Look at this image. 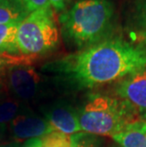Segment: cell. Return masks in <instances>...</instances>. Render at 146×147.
Here are the masks:
<instances>
[{
	"mask_svg": "<svg viewBox=\"0 0 146 147\" xmlns=\"http://www.w3.org/2000/svg\"><path fill=\"white\" fill-rule=\"evenodd\" d=\"M146 67V48L112 37L53 64V69L76 86L91 87L122 80Z\"/></svg>",
	"mask_w": 146,
	"mask_h": 147,
	"instance_id": "obj_1",
	"label": "cell"
},
{
	"mask_svg": "<svg viewBox=\"0 0 146 147\" xmlns=\"http://www.w3.org/2000/svg\"><path fill=\"white\" fill-rule=\"evenodd\" d=\"M116 20L112 0H78L59 16L64 39L79 51L114 37Z\"/></svg>",
	"mask_w": 146,
	"mask_h": 147,
	"instance_id": "obj_2",
	"label": "cell"
},
{
	"mask_svg": "<svg viewBox=\"0 0 146 147\" xmlns=\"http://www.w3.org/2000/svg\"><path fill=\"white\" fill-rule=\"evenodd\" d=\"M137 112L120 98L94 96L79 111L81 131L92 135L114 137L138 120Z\"/></svg>",
	"mask_w": 146,
	"mask_h": 147,
	"instance_id": "obj_3",
	"label": "cell"
},
{
	"mask_svg": "<svg viewBox=\"0 0 146 147\" xmlns=\"http://www.w3.org/2000/svg\"><path fill=\"white\" fill-rule=\"evenodd\" d=\"M59 44V29L52 9L32 11L18 25L17 47L25 56L43 55Z\"/></svg>",
	"mask_w": 146,
	"mask_h": 147,
	"instance_id": "obj_4",
	"label": "cell"
},
{
	"mask_svg": "<svg viewBox=\"0 0 146 147\" xmlns=\"http://www.w3.org/2000/svg\"><path fill=\"white\" fill-rule=\"evenodd\" d=\"M1 79L8 92L20 102L35 98L41 88L40 75L34 68L25 65L10 67Z\"/></svg>",
	"mask_w": 146,
	"mask_h": 147,
	"instance_id": "obj_5",
	"label": "cell"
},
{
	"mask_svg": "<svg viewBox=\"0 0 146 147\" xmlns=\"http://www.w3.org/2000/svg\"><path fill=\"white\" fill-rule=\"evenodd\" d=\"M116 93L144 120L146 118V67L120 80L116 86Z\"/></svg>",
	"mask_w": 146,
	"mask_h": 147,
	"instance_id": "obj_6",
	"label": "cell"
},
{
	"mask_svg": "<svg viewBox=\"0 0 146 147\" xmlns=\"http://www.w3.org/2000/svg\"><path fill=\"white\" fill-rule=\"evenodd\" d=\"M9 129L11 136L18 140L41 139L54 131L46 118L29 112H25L14 118L10 123Z\"/></svg>",
	"mask_w": 146,
	"mask_h": 147,
	"instance_id": "obj_7",
	"label": "cell"
},
{
	"mask_svg": "<svg viewBox=\"0 0 146 147\" xmlns=\"http://www.w3.org/2000/svg\"><path fill=\"white\" fill-rule=\"evenodd\" d=\"M45 118L48 121L54 131L67 135L81 132L79 112L67 104H55L46 109Z\"/></svg>",
	"mask_w": 146,
	"mask_h": 147,
	"instance_id": "obj_8",
	"label": "cell"
},
{
	"mask_svg": "<svg viewBox=\"0 0 146 147\" xmlns=\"http://www.w3.org/2000/svg\"><path fill=\"white\" fill-rule=\"evenodd\" d=\"M113 139L122 147H146V121H134Z\"/></svg>",
	"mask_w": 146,
	"mask_h": 147,
	"instance_id": "obj_9",
	"label": "cell"
},
{
	"mask_svg": "<svg viewBox=\"0 0 146 147\" xmlns=\"http://www.w3.org/2000/svg\"><path fill=\"white\" fill-rule=\"evenodd\" d=\"M30 13L23 0H0V25L19 24Z\"/></svg>",
	"mask_w": 146,
	"mask_h": 147,
	"instance_id": "obj_10",
	"label": "cell"
},
{
	"mask_svg": "<svg viewBox=\"0 0 146 147\" xmlns=\"http://www.w3.org/2000/svg\"><path fill=\"white\" fill-rule=\"evenodd\" d=\"M19 24L0 25V54L13 56L20 54L17 47V30Z\"/></svg>",
	"mask_w": 146,
	"mask_h": 147,
	"instance_id": "obj_11",
	"label": "cell"
},
{
	"mask_svg": "<svg viewBox=\"0 0 146 147\" xmlns=\"http://www.w3.org/2000/svg\"><path fill=\"white\" fill-rule=\"evenodd\" d=\"M28 112L25 109L23 102L14 98L0 99V124H7L18 115Z\"/></svg>",
	"mask_w": 146,
	"mask_h": 147,
	"instance_id": "obj_12",
	"label": "cell"
},
{
	"mask_svg": "<svg viewBox=\"0 0 146 147\" xmlns=\"http://www.w3.org/2000/svg\"><path fill=\"white\" fill-rule=\"evenodd\" d=\"M42 147H75V135L52 131L51 133L41 138Z\"/></svg>",
	"mask_w": 146,
	"mask_h": 147,
	"instance_id": "obj_13",
	"label": "cell"
},
{
	"mask_svg": "<svg viewBox=\"0 0 146 147\" xmlns=\"http://www.w3.org/2000/svg\"><path fill=\"white\" fill-rule=\"evenodd\" d=\"M131 22L136 32L146 30V0H133Z\"/></svg>",
	"mask_w": 146,
	"mask_h": 147,
	"instance_id": "obj_14",
	"label": "cell"
},
{
	"mask_svg": "<svg viewBox=\"0 0 146 147\" xmlns=\"http://www.w3.org/2000/svg\"><path fill=\"white\" fill-rule=\"evenodd\" d=\"M25 64V60L18 56L8 55V54H0V68L13 67V65H21ZM26 65V64H25Z\"/></svg>",
	"mask_w": 146,
	"mask_h": 147,
	"instance_id": "obj_15",
	"label": "cell"
},
{
	"mask_svg": "<svg viewBox=\"0 0 146 147\" xmlns=\"http://www.w3.org/2000/svg\"><path fill=\"white\" fill-rule=\"evenodd\" d=\"M23 1L30 12L42 9H51L48 0H23Z\"/></svg>",
	"mask_w": 146,
	"mask_h": 147,
	"instance_id": "obj_16",
	"label": "cell"
},
{
	"mask_svg": "<svg viewBox=\"0 0 146 147\" xmlns=\"http://www.w3.org/2000/svg\"><path fill=\"white\" fill-rule=\"evenodd\" d=\"M73 0H48L49 5L54 11L62 13L68 8Z\"/></svg>",
	"mask_w": 146,
	"mask_h": 147,
	"instance_id": "obj_17",
	"label": "cell"
},
{
	"mask_svg": "<svg viewBox=\"0 0 146 147\" xmlns=\"http://www.w3.org/2000/svg\"><path fill=\"white\" fill-rule=\"evenodd\" d=\"M75 147H93L92 143L87 140H85V137L83 135H75Z\"/></svg>",
	"mask_w": 146,
	"mask_h": 147,
	"instance_id": "obj_18",
	"label": "cell"
},
{
	"mask_svg": "<svg viewBox=\"0 0 146 147\" xmlns=\"http://www.w3.org/2000/svg\"><path fill=\"white\" fill-rule=\"evenodd\" d=\"M41 139H30L26 140L20 147H42Z\"/></svg>",
	"mask_w": 146,
	"mask_h": 147,
	"instance_id": "obj_19",
	"label": "cell"
},
{
	"mask_svg": "<svg viewBox=\"0 0 146 147\" xmlns=\"http://www.w3.org/2000/svg\"><path fill=\"white\" fill-rule=\"evenodd\" d=\"M135 39L138 41L139 45H141L146 48V30L135 32Z\"/></svg>",
	"mask_w": 146,
	"mask_h": 147,
	"instance_id": "obj_20",
	"label": "cell"
},
{
	"mask_svg": "<svg viewBox=\"0 0 146 147\" xmlns=\"http://www.w3.org/2000/svg\"><path fill=\"white\" fill-rule=\"evenodd\" d=\"M7 129H8V127L6 124H0V142H1L3 138L5 137Z\"/></svg>",
	"mask_w": 146,
	"mask_h": 147,
	"instance_id": "obj_21",
	"label": "cell"
},
{
	"mask_svg": "<svg viewBox=\"0 0 146 147\" xmlns=\"http://www.w3.org/2000/svg\"><path fill=\"white\" fill-rule=\"evenodd\" d=\"M21 144L19 142H12L9 143H5V144L0 145V147H20Z\"/></svg>",
	"mask_w": 146,
	"mask_h": 147,
	"instance_id": "obj_22",
	"label": "cell"
},
{
	"mask_svg": "<svg viewBox=\"0 0 146 147\" xmlns=\"http://www.w3.org/2000/svg\"><path fill=\"white\" fill-rule=\"evenodd\" d=\"M1 69H2V68H0V70H1Z\"/></svg>",
	"mask_w": 146,
	"mask_h": 147,
	"instance_id": "obj_23",
	"label": "cell"
},
{
	"mask_svg": "<svg viewBox=\"0 0 146 147\" xmlns=\"http://www.w3.org/2000/svg\"><path fill=\"white\" fill-rule=\"evenodd\" d=\"M0 99H2V98H1V97H0Z\"/></svg>",
	"mask_w": 146,
	"mask_h": 147,
	"instance_id": "obj_24",
	"label": "cell"
}]
</instances>
